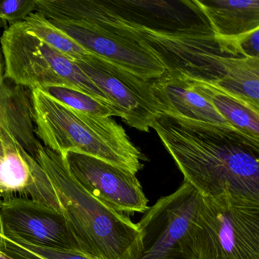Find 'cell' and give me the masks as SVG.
Returning a JSON list of instances; mask_svg holds the SVG:
<instances>
[{"label": "cell", "instance_id": "cell-1", "mask_svg": "<svg viewBox=\"0 0 259 259\" xmlns=\"http://www.w3.org/2000/svg\"><path fill=\"white\" fill-rule=\"evenodd\" d=\"M183 174L202 198L230 194L259 203V141L231 126L163 113L152 125Z\"/></svg>", "mask_w": 259, "mask_h": 259}, {"label": "cell", "instance_id": "cell-2", "mask_svg": "<svg viewBox=\"0 0 259 259\" xmlns=\"http://www.w3.org/2000/svg\"><path fill=\"white\" fill-rule=\"evenodd\" d=\"M31 180L22 194L60 212L81 252L98 259H138L141 230L125 213L91 195L61 154L39 145L35 159L23 150Z\"/></svg>", "mask_w": 259, "mask_h": 259}, {"label": "cell", "instance_id": "cell-3", "mask_svg": "<svg viewBox=\"0 0 259 259\" xmlns=\"http://www.w3.org/2000/svg\"><path fill=\"white\" fill-rule=\"evenodd\" d=\"M115 20L146 45L167 72L215 81L230 55L218 41L207 21L190 23L180 7L155 1L106 0Z\"/></svg>", "mask_w": 259, "mask_h": 259}, {"label": "cell", "instance_id": "cell-4", "mask_svg": "<svg viewBox=\"0 0 259 259\" xmlns=\"http://www.w3.org/2000/svg\"><path fill=\"white\" fill-rule=\"evenodd\" d=\"M37 12L84 51L145 81L166 69L149 48L113 17L106 0H37Z\"/></svg>", "mask_w": 259, "mask_h": 259}, {"label": "cell", "instance_id": "cell-5", "mask_svg": "<svg viewBox=\"0 0 259 259\" xmlns=\"http://www.w3.org/2000/svg\"><path fill=\"white\" fill-rule=\"evenodd\" d=\"M31 100L34 133L47 148L91 156L136 175L143 168L145 155L111 117L72 110L40 89L31 91Z\"/></svg>", "mask_w": 259, "mask_h": 259}, {"label": "cell", "instance_id": "cell-6", "mask_svg": "<svg viewBox=\"0 0 259 259\" xmlns=\"http://www.w3.org/2000/svg\"><path fill=\"white\" fill-rule=\"evenodd\" d=\"M189 247L193 259H259V203L200 196Z\"/></svg>", "mask_w": 259, "mask_h": 259}, {"label": "cell", "instance_id": "cell-7", "mask_svg": "<svg viewBox=\"0 0 259 259\" xmlns=\"http://www.w3.org/2000/svg\"><path fill=\"white\" fill-rule=\"evenodd\" d=\"M0 45L5 77L16 85L31 91L69 88L92 97L113 110L103 92L75 62L29 32L23 22L6 28L0 37Z\"/></svg>", "mask_w": 259, "mask_h": 259}, {"label": "cell", "instance_id": "cell-8", "mask_svg": "<svg viewBox=\"0 0 259 259\" xmlns=\"http://www.w3.org/2000/svg\"><path fill=\"white\" fill-rule=\"evenodd\" d=\"M199 199V194L184 182L148 207L137 223L141 230L138 259H193L189 239Z\"/></svg>", "mask_w": 259, "mask_h": 259}, {"label": "cell", "instance_id": "cell-9", "mask_svg": "<svg viewBox=\"0 0 259 259\" xmlns=\"http://www.w3.org/2000/svg\"><path fill=\"white\" fill-rule=\"evenodd\" d=\"M74 62L103 92L116 116L128 126L148 133L156 119L164 113L151 81L92 54Z\"/></svg>", "mask_w": 259, "mask_h": 259}, {"label": "cell", "instance_id": "cell-10", "mask_svg": "<svg viewBox=\"0 0 259 259\" xmlns=\"http://www.w3.org/2000/svg\"><path fill=\"white\" fill-rule=\"evenodd\" d=\"M62 156L74 178L110 208L122 213L148 210V198L136 174L85 154L69 152Z\"/></svg>", "mask_w": 259, "mask_h": 259}, {"label": "cell", "instance_id": "cell-11", "mask_svg": "<svg viewBox=\"0 0 259 259\" xmlns=\"http://www.w3.org/2000/svg\"><path fill=\"white\" fill-rule=\"evenodd\" d=\"M5 236L45 248L81 251L64 217L26 197H6L1 203Z\"/></svg>", "mask_w": 259, "mask_h": 259}, {"label": "cell", "instance_id": "cell-12", "mask_svg": "<svg viewBox=\"0 0 259 259\" xmlns=\"http://www.w3.org/2000/svg\"><path fill=\"white\" fill-rule=\"evenodd\" d=\"M195 2L205 16L217 40L226 42L236 54L243 56L238 43L259 30V0Z\"/></svg>", "mask_w": 259, "mask_h": 259}, {"label": "cell", "instance_id": "cell-13", "mask_svg": "<svg viewBox=\"0 0 259 259\" xmlns=\"http://www.w3.org/2000/svg\"><path fill=\"white\" fill-rule=\"evenodd\" d=\"M151 86L165 114L188 120L230 126L180 72L165 71L160 78L151 81Z\"/></svg>", "mask_w": 259, "mask_h": 259}, {"label": "cell", "instance_id": "cell-14", "mask_svg": "<svg viewBox=\"0 0 259 259\" xmlns=\"http://www.w3.org/2000/svg\"><path fill=\"white\" fill-rule=\"evenodd\" d=\"M0 130L13 142L35 159L40 142L36 138L32 118L31 92L5 77L0 51Z\"/></svg>", "mask_w": 259, "mask_h": 259}, {"label": "cell", "instance_id": "cell-15", "mask_svg": "<svg viewBox=\"0 0 259 259\" xmlns=\"http://www.w3.org/2000/svg\"><path fill=\"white\" fill-rule=\"evenodd\" d=\"M186 78L194 90L210 103L230 126L259 141V110L212 81Z\"/></svg>", "mask_w": 259, "mask_h": 259}, {"label": "cell", "instance_id": "cell-16", "mask_svg": "<svg viewBox=\"0 0 259 259\" xmlns=\"http://www.w3.org/2000/svg\"><path fill=\"white\" fill-rule=\"evenodd\" d=\"M212 82L259 110V57H228L224 73Z\"/></svg>", "mask_w": 259, "mask_h": 259}, {"label": "cell", "instance_id": "cell-17", "mask_svg": "<svg viewBox=\"0 0 259 259\" xmlns=\"http://www.w3.org/2000/svg\"><path fill=\"white\" fill-rule=\"evenodd\" d=\"M23 22L29 32L72 61L82 60L90 55L73 39L54 26L47 18L37 12L29 15Z\"/></svg>", "mask_w": 259, "mask_h": 259}, {"label": "cell", "instance_id": "cell-18", "mask_svg": "<svg viewBox=\"0 0 259 259\" xmlns=\"http://www.w3.org/2000/svg\"><path fill=\"white\" fill-rule=\"evenodd\" d=\"M24 148L10 142L0 161V192L5 197L22 193L31 180V170L24 157Z\"/></svg>", "mask_w": 259, "mask_h": 259}, {"label": "cell", "instance_id": "cell-19", "mask_svg": "<svg viewBox=\"0 0 259 259\" xmlns=\"http://www.w3.org/2000/svg\"><path fill=\"white\" fill-rule=\"evenodd\" d=\"M4 253L13 259H98L81 251L45 248L28 243L16 236H6Z\"/></svg>", "mask_w": 259, "mask_h": 259}, {"label": "cell", "instance_id": "cell-20", "mask_svg": "<svg viewBox=\"0 0 259 259\" xmlns=\"http://www.w3.org/2000/svg\"><path fill=\"white\" fill-rule=\"evenodd\" d=\"M42 91L76 111L95 116H116L111 108L82 92L64 87L46 88Z\"/></svg>", "mask_w": 259, "mask_h": 259}, {"label": "cell", "instance_id": "cell-21", "mask_svg": "<svg viewBox=\"0 0 259 259\" xmlns=\"http://www.w3.org/2000/svg\"><path fill=\"white\" fill-rule=\"evenodd\" d=\"M37 11V0H0V19L9 26L24 22Z\"/></svg>", "mask_w": 259, "mask_h": 259}, {"label": "cell", "instance_id": "cell-22", "mask_svg": "<svg viewBox=\"0 0 259 259\" xmlns=\"http://www.w3.org/2000/svg\"><path fill=\"white\" fill-rule=\"evenodd\" d=\"M10 142H13L4 131L0 130V161L3 160ZM15 143V142H14Z\"/></svg>", "mask_w": 259, "mask_h": 259}, {"label": "cell", "instance_id": "cell-23", "mask_svg": "<svg viewBox=\"0 0 259 259\" xmlns=\"http://www.w3.org/2000/svg\"><path fill=\"white\" fill-rule=\"evenodd\" d=\"M1 203H2V199H1V195H0V251L4 252L7 248V245H6V236L5 233H4V224H3L2 213H1Z\"/></svg>", "mask_w": 259, "mask_h": 259}, {"label": "cell", "instance_id": "cell-24", "mask_svg": "<svg viewBox=\"0 0 259 259\" xmlns=\"http://www.w3.org/2000/svg\"><path fill=\"white\" fill-rule=\"evenodd\" d=\"M7 23L5 22V21L3 20L2 19H0V31H1V29L2 28H7Z\"/></svg>", "mask_w": 259, "mask_h": 259}, {"label": "cell", "instance_id": "cell-25", "mask_svg": "<svg viewBox=\"0 0 259 259\" xmlns=\"http://www.w3.org/2000/svg\"><path fill=\"white\" fill-rule=\"evenodd\" d=\"M0 259H13L10 257V256L7 255L3 251H0Z\"/></svg>", "mask_w": 259, "mask_h": 259}]
</instances>
